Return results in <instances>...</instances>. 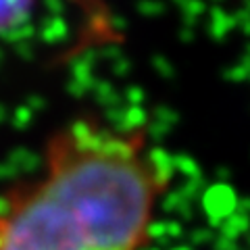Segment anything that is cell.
<instances>
[{
    "instance_id": "cell-1",
    "label": "cell",
    "mask_w": 250,
    "mask_h": 250,
    "mask_svg": "<svg viewBox=\"0 0 250 250\" xmlns=\"http://www.w3.org/2000/svg\"><path fill=\"white\" fill-rule=\"evenodd\" d=\"M165 184L144 131L73 119L0 200V250H142Z\"/></svg>"
},
{
    "instance_id": "cell-2",
    "label": "cell",
    "mask_w": 250,
    "mask_h": 250,
    "mask_svg": "<svg viewBox=\"0 0 250 250\" xmlns=\"http://www.w3.org/2000/svg\"><path fill=\"white\" fill-rule=\"evenodd\" d=\"M34 4L36 0H0V36L23 25L34 11Z\"/></svg>"
}]
</instances>
